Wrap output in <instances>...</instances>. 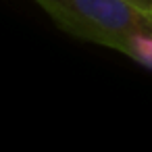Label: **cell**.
I'll return each mask as SVG.
<instances>
[{
    "instance_id": "1",
    "label": "cell",
    "mask_w": 152,
    "mask_h": 152,
    "mask_svg": "<svg viewBox=\"0 0 152 152\" xmlns=\"http://www.w3.org/2000/svg\"><path fill=\"white\" fill-rule=\"evenodd\" d=\"M69 34L127 56L152 31V15L125 0H36Z\"/></svg>"
},
{
    "instance_id": "2",
    "label": "cell",
    "mask_w": 152,
    "mask_h": 152,
    "mask_svg": "<svg viewBox=\"0 0 152 152\" xmlns=\"http://www.w3.org/2000/svg\"><path fill=\"white\" fill-rule=\"evenodd\" d=\"M125 2L144 11V13H148V15H152V0H125Z\"/></svg>"
}]
</instances>
